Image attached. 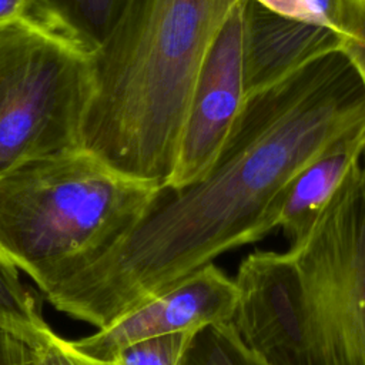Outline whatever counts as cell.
Instances as JSON below:
<instances>
[{
  "mask_svg": "<svg viewBox=\"0 0 365 365\" xmlns=\"http://www.w3.org/2000/svg\"><path fill=\"white\" fill-rule=\"evenodd\" d=\"M93 54L36 19L0 29V177L81 145Z\"/></svg>",
  "mask_w": 365,
  "mask_h": 365,
  "instance_id": "277c9868",
  "label": "cell"
},
{
  "mask_svg": "<svg viewBox=\"0 0 365 365\" xmlns=\"http://www.w3.org/2000/svg\"><path fill=\"white\" fill-rule=\"evenodd\" d=\"M247 98L258 94L322 56L341 51L334 29L275 14L244 0Z\"/></svg>",
  "mask_w": 365,
  "mask_h": 365,
  "instance_id": "9c48e42d",
  "label": "cell"
},
{
  "mask_svg": "<svg viewBox=\"0 0 365 365\" xmlns=\"http://www.w3.org/2000/svg\"><path fill=\"white\" fill-rule=\"evenodd\" d=\"M0 328L16 334L34 346L56 332L41 315L40 304L20 277L19 268L0 251Z\"/></svg>",
  "mask_w": 365,
  "mask_h": 365,
  "instance_id": "7c38bea8",
  "label": "cell"
},
{
  "mask_svg": "<svg viewBox=\"0 0 365 365\" xmlns=\"http://www.w3.org/2000/svg\"><path fill=\"white\" fill-rule=\"evenodd\" d=\"M364 154L365 123L329 143L294 177L278 217V228L288 237L291 245L307 235L322 208Z\"/></svg>",
  "mask_w": 365,
  "mask_h": 365,
  "instance_id": "30bf717a",
  "label": "cell"
},
{
  "mask_svg": "<svg viewBox=\"0 0 365 365\" xmlns=\"http://www.w3.org/2000/svg\"><path fill=\"white\" fill-rule=\"evenodd\" d=\"M0 365H40L37 348L0 328Z\"/></svg>",
  "mask_w": 365,
  "mask_h": 365,
  "instance_id": "ac0fdd59",
  "label": "cell"
},
{
  "mask_svg": "<svg viewBox=\"0 0 365 365\" xmlns=\"http://www.w3.org/2000/svg\"><path fill=\"white\" fill-rule=\"evenodd\" d=\"M291 254L327 365H365V175L358 163Z\"/></svg>",
  "mask_w": 365,
  "mask_h": 365,
  "instance_id": "5b68a950",
  "label": "cell"
},
{
  "mask_svg": "<svg viewBox=\"0 0 365 365\" xmlns=\"http://www.w3.org/2000/svg\"><path fill=\"white\" fill-rule=\"evenodd\" d=\"M160 190L81 145L30 160L0 177V251L46 294L108 250Z\"/></svg>",
  "mask_w": 365,
  "mask_h": 365,
  "instance_id": "3957f363",
  "label": "cell"
},
{
  "mask_svg": "<svg viewBox=\"0 0 365 365\" xmlns=\"http://www.w3.org/2000/svg\"><path fill=\"white\" fill-rule=\"evenodd\" d=\"M36 348L40 365H115L113 361L97 359L77 351L70 341L57 334Z\"/></svg>",
  "mask_w": 365,
  "mask_h": 365,
  "instance_id": "e0dca14e",
  "label": "cell"
},
{
  "mask_svg": "<svg viewBox=\"0 0 365 365\" xmlns=\"http://www.w3.org/2000/svg\"><path fill=\"white\" fill-rule=\"evenodd\" d=\"M244 0L230 11L197 76L175 163L164 188L188 185L210 170L247 103Z\"/></svg>",
  "mask_w": 365,
  "mask_h": 365,
  "instance_id": "52a82bcc",
  "label": "cell"
},
{
  "mask_svg": "<svg viewBox=\"0 0 365 365\" xmlns=\"http://www.w3.org/2000/svg\"><path fill=\"white\" fill-rule=\"evenodd\" d=\"M364 157H365V154H364ZM362 170H364V175H365V164L362 165Z\"/></svg>",
  "mask_w": 365,
  "mask_h": 365,
  "instance_id": "ffe728a7",
  "label": "cell"
},
{
  "mask_svg": "<svg viewBox=\"0 0 365 365\" xmlns=\"http://www.w3.org/2000/svg\"><path fill=\"white\" fill-rule=\"evenodd\" d=\"M123 0H30L26 16L93 54L108 34Z\"/></svg>",
  "mask_w": 365,
  "mask_h": 365,
  "instance_id": "8fae6325",
  "label": "cell"
},
{
  "mask_svg": "<svg viewBox=\"0 0 365 365\" xmlns=\"http://www.w3.org/2000/svg\"><path fill=\"white\" fill-rule=\"evenodd\" d=\"M30 0H0V29L23 19Z\"/></svg>",
  "mask_w": 365,
  "mask_h": 365,
  "instance_id": "d6986e66",
  "label": "cell"
},
{
  "mask_svg": "<svg viewBox=\"0 0 365 365\" xmlns=\"http://www.w3.org/2000/svg\"><path fill=\"white\" fill-rule=\"evenodd\" d=\"M238 1L123 0L93 56L94 91L81 147L164 188L197 76Z\"/></svg>",
  "mask_w": 365,
  "mask_h": 365,
  "instance_id": "7a4b0ae2",
  "label": "cell"
},
{
  "mask_svg": "<svg viewBox=\"0 0 365 365\" xmlns=\"http://www.w3.org/2000/svg\"><path fill=\"white\" fill-rule=\"evenodd\" d=\"M197 332L181 331L145 338L124 346L111 361L115 365H181Z\"/></svg>",
  "mask_w": 365,
  "mask_h": 365,
  "instance_id": "5bb4252c",
  "label": "cell"
},
{
  "mask_svg": "<svg viewBox=\"0 0 365 365\" xmlns=\"http://www.w3.org/2000/svg\"><path fill=\"white\" fill-rule=\"evenodd\" d=\"M365 123V90L334 51L247 98L202 178L161 188L98 258L51 288L58 311L106 328L144 301L278 228L294 177L321 150Z\"/></svg>",
  "mask_w": 365,
  "mask_h": 365,
  "instance_id": "6da1fadb",
  "label": "cell"
},
{
  "mask_svg": "<svg viewBox=\"0 0 365 365\" xmlns=\"http://www.w3.org/2000/svg\"><path fill=\"white\" fill-rule=\"evenodd\" d=\"M181 365H264L238 338L231 322L200 329Z\"/></svg>",
  "mask_w": 365,
  "mask_h": 365,
  "instance_id": "4fadbf2b",
  "label": "cell"
},
{
  "mask_svg": "<svg viewBox=\"0 0 365 365\" xmlns=\"http://www.w3.org/2000/svg\"><path fill=\"white\" fill-rule=\"evenodd\" d=\"M282 17L336 30V0H250ZM338 31V30H336Z\"/></svg>",
  "mask_w": 365,
  "mask_h": 365,
  "instance_id": "2e32d148",
  "label": "cell"
},
{
  "mask_svg": "<svg viewBox=\"0 0 365 365\" xmlns=\"http://www.w3.org/2000/svg\"><path fill=\"white\" fill-rule=\"evenodd\" d=\"M238 288L215 264L185 277L161 294L144 301L93 335L70 341L77 351L111 361L124 346L164 334L200 331L231 322Z\"/></svg>",
  "mask_w": 365,
  "mask_h": 365,
  "instance_id": "ba28073f",
  "label": "cell"
},
{
  "mask_svg": "<svg viewBox=\"0 0 365 365\" xmlns=\"http://www.w3.org/2000/svg\"><path fill=\"white\" fill-rule=\"evenodd\" d=\"M231 324L264 365H327L321 331L301 274L287 252L258 251L242 259Z\"/></svg>",
  "mask_w": 365,
  "mask_h": 365,
  "instance_id": "8992f818",
  "label": "cell"
},
{
  "mask_svg": "<svg viewBox=\"0 0 365 365\" xmlns=\"http://www.w3.org/2000/svg\"><path fill=\"white\" fill-rule=\"evenodd\" d=\"M336 30L341 53L349 60L365 90V0H336Z\"/></svg>",
  "mask_w": 365,
  "mask_h": 365,
  "instance_id": "9a60e30c",
  "label": "cell"
}]
</instances>
